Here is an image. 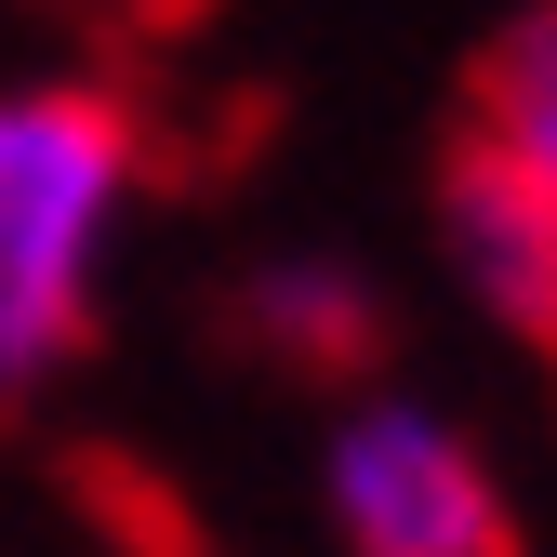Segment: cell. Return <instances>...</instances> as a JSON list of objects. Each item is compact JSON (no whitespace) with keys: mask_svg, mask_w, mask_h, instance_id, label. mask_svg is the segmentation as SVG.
I'll list each match as a JSON object with an SVG mask.
<instances>
[{"mask_svg":"<svg viewBox=\"0 0 557 557\" xmlns=\"http://www.w3.org/2000/svg\"><path fill=\"white\" fill-rule=\"evenodd\" d=\"M147 173V107L107 81L0 94V425L94 359V239Z\"/></svg>","mask_w":557,"mask_h":557,"instance_id":"1","label":"cell"},{"mask_svg":"<svg viewBox=\"0 0 557 557\" xmlns=\"http://www.w3.org/2000/svg\"><path fill=\"white\" fill-rule=\"evenodd\" d=\"M332 531H345V557H531L478 438L411 398H372L332 425Z\"/></svg>","mask_w":557,"mask_h":557,"instance_id":"2","label":"cell"},{"mask_svg":"<svg viewBox=\"0 0 557 557\" xmlns=\"http://www.w3.org/2000/svg\"><path fill=\"white\" fill-rule=\"evenodd\" d=\"M213 345L252 359V372H278V385H372L385 345H398V319H385V293L359 265L278 252V265H239L213 293Z\"/></svg>","mask_w":557,"mask_h":557,"instance_id":"3","label":"cell"},{"mask_svg":"<svg viewBox=\"0 0 557 557\" xmlns=\"http://www.w3.org/2000/svg\"><path fill=\"white\" fill-rule=\"evenodd\" d=\"M438 239H451V265H465V293L557 372V213L478 147L465 120L438 133Z\"/></svg>","mask_w":557,"mask_h":557,"instance_id":"4","label":"cell"},{"mask_svg":"<svg viewBox=\"0 0 557 557\" xmlns=\"http://www.w3.org/2000/svg\"><path fill=\"white\" fill-rule=\"evenodd\" d=\"M451 120L492 147L544 213H557V0H531V14H505L492 40L465 53V94H451Z\"/></svg>","mask_w":557,"mask_h":557,"instance_id":"5","label":"cell"}]
</instances>
